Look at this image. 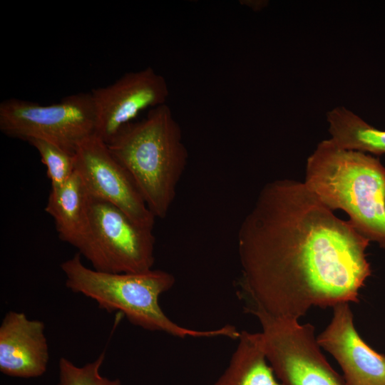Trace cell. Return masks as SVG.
Here are the masks:
<instances>
[{
    "label": "cell",
    "mask_w": 385,
    "mask_h": 385,
    "mask_svg": "<svg viewBox=\"0 0 385 385\" xmlns=\"http://www.w3.org/2000/svg\"><path fill=\"white\" fill-rule=\"evenodd\" d=\"M96 123L91 91L68 95L51 105L16 98L0 103V130L4 134L26 142L43 139L72 154L95 135Z\"/></svg>",
    "instance_id": "obj_5"
},
{
    "label": "cell",
    "mask_w": 385,
    "mask_h": 385,
    "mask_svg": "<svg viewBox=\"0 0 385 385\" xmlns=\"http://www.w3.org/2000/svg\"><path fill=\"white\" fill-rule=\"evenodd\" d=\"M45 211L53 218L59 239L87 260L93 244L89 194L76 171L63 186L51 188Z\"/></svg>",
    "instance_id": "obj_12"
},
{
    "label": "cell",
    "mask_w": 385,
    "mask_h": 385,
    "mask_svg": "<svg viewBox=\"0 0 385 385\" xmlns=\"http://www.w3.org/2000/svg\"><path fill=\"white\" fill-rule=\"evenodd\" d=\"M66 286L75 293L96 301L108 313L121 312L132 324L185 339L218 337L237 339L240 332L231 324L209 330L189 329L173 322L159 304L160 295L169 291L175 277L161 270L138 273H110L87 267L77 252L61 264Z\"/></svg>",
    "instance_id": "obj_3"
},
{
    "label": "cell",
    "mask_w": 385,
    "mask_h": 385,
    "mask_svg": "<svg viewBox=\"0 0 385 385\" xmlns=\"http://www.w3.org/2000/svg\"><path fill=\"white\" fill-rule=\"evenodd\" d=\"M304 183L324 205L344 210L361 235L385 248V167L379 158L324 140L307 159Z\"/></svg>",
    "instance_id": "obj_2"
},
{
    "label": "cell",
    "mask_w": 385,
    "mask_h": 385,
    "mask_svg": "<svg viewBox=\"0 0 385 385\" xmlns=\"http://www.w3.org/2000/svg\"><path fill=\"white\" fill-rule=\"evenodd\" d=\"M240 4L247 6L255 11L261 10L266 4L265 1H240Z\"/></svg>",
    "instance_id": "obj_17"
},
{
    "label": "cell",
    "mask_w": 385,
    "mask_h": 385,
    "mask_svg": "<svg viewBox=\"0 0 385 385\" xmlns=\"http://www.w3.org/2000/svg\"><path fill=\"white\" fill-rule=\"evenodd\" d=\"M247 309L260 322L262 347L282 385H346L322 353L313 325Z\"/></svg>",
    "instance_id": "obj_6"
},
{
    "label": "cell",
    "mask_w": 385,
    "mask_h": 385,
    "mask_svg": "<svg viewBox=\"0 0 385 385\" xmlns=\"http://www.w3.org/2000/svg\"><path fill=\"white\" fill-rule=\"evenodd\" d=\"M74 163L75 171L91 196L113 204L135 223L153 229L155 215L105 142L96 135L85 140L74 153Z\"/></svg>",
    "instance_id": "obj_8"
},
{
    "label": "cell",
    "mask_w": 385,
    "mask_h": 385,
    "mask_svg": "<svg viewBox=\"0 0 385 385\" xmlns=\"http://www.w3.org/2000/svg\"><path fill=\"white\" fill-rule=\"evenodd\" d=\"M133 178L155 217L164 218L175 198L188 152L182 130L165 103L124 126L107 144Z\"/></svg>",
    "instance_id": "obj_4"
},
{
    "label": "cell",
    "mask_w": 385,
    "mask_h": 385,
    "mask_svg": "<svg viewBox=\"0 0 385 385\" xmlns=\"http://www.w3.org/2000/svg\"><path fill=\"white\" fill-rule=\"evenodd\" d=\"M317 340L340 366L346 385H385V356L358 334L348 302L333 307V317Z\"/></svg>",
    "instance_id": "obj_10"
},
{
    "label": "cell",
    "mask_w": 385,
    "mask_h": 385,
    "mask_svg": "<svg viewBox=\"0 0 385 385\" xmlns=\"http://www.w3.org/2000/svg\"><path fill=\"white\" fill-rule=\"evenodd\" d=\"M331 140L340 148L371 153H385V130L368 124L359 115L343 106H338L327 115Z\"/></svg>",
    "instance_id": "obj_14"
},
{
    "label": "cell",
    "mask_w": 385,
    "mask_h": 385,
    "mask_svg": "<svg viewBox=\"0 0 385 385\" xmlns=\"http://www.w3.org/2000/svg\"><path fill=\"white\" fill-rule=\"evenodd\" d=\"M48 361L44 323L24 312H8L0 325V371L11 377H39Z\"/></svg>",
    "instance_id": "obj_11"
},
{
    "label": "cell",
    "mask_w": 385,
    "mask_h": 385,
    "mask_svg": "<svg viewBox=\"0 0 385 385\" xmlns=\"http://www.w3.org/2000/svg\"><path fill=\"white\" fill-rule=\"evenodd\" d=\"M27 142L38 151L42 163L46 166L51 188L63 186L73 175L74 154L43 139L31 138Z\"/></svg>",
    "instance_id": "obj_15"
},
{
    "label": "cell",
    "mask_w": 385,
    "mask_h": 385,
    "mask_svg": "<svg viewBox=\"0 0 385 385\" xmlns=\"http://www.w3.org/2000/svg\"><path fill=\"white\" fill-rule=\"evenodd\" d=\"M369 242L304 183H268L237 235L240 286L249 307L298 320L312 307L358 302L371 274Z\"/></svg>",
    "instance_id": "obj_1"
},
{
    "label": "cell",
    "mask_w": 385,
    "mask_h": 385,
    "mask_svg": "<svg viewBox=\"0 0 385 385\" xmlns=\"http://www.w3.org/2000/svg\"><path fill=\"white\" fill-rule=\"evenodd\" d=\"M91 93L96 116L95 135L108 144L141 111L165 103L169 88L165 78L148 66L127 72Z\"/></svg>",
    "instance_id": "obj_9"
},
{
    "label": "cell",
    "mask_w": 385,
    "mask_h": 385,
    "mask_svg": "<svg viewBox=\"0 0 385 385\" xmlns=\"http://www.w3.org/2000/svg\"><path fill=\"white\" fill-rule=\"evenodd\" d=\"M93 244L87 260L93 269L110 273L153 270L155 238L153 229L133 221L113 204L89 195Z\"/></svg>",
    "instance_id": "obj_7"
},
{
    "label": "cell",
    "mask_w": 385,
    "mask_h": 385,
    "mask_svg": "<svg viewBox=\"0 0 385 385\" xmlns=\"http://www.w3.org/2000/svg\"><path fill=\"white\" fill-rule=\"evenodd\" d=\"M213 385H282L267 359L259 332H240L227 367Z\"/></svg>",
    "instance_id": "obj_13"
},
{
    "label": "cell",
    "mask_w": 385,
    "mask_h": 385,
    "mask_svg": "<svg viewBox=\"0 0 385 385\" xmlns=\"http://www.w3.org/2000/svg\"><path fill=\"white\" fill-rule=\"evenodd\" d=\"M103 351L94 361L82 366L71 360L61 357L58 361V381L57 385H121L119 379H110L101 374L105 360Z\"/></svg>",
    "instance_id": "obj_16"
}]
</instances>
